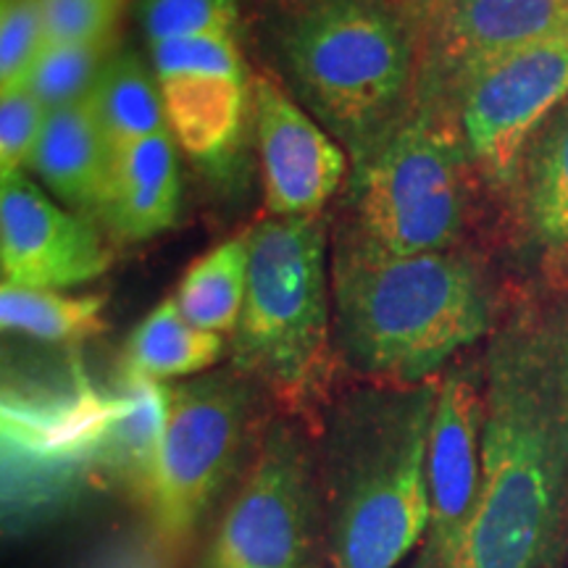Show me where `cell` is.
Returning <instances> with one entry per match:
<instances>
[{
	"label": "cell",
	"instance_id": "6da1fadb",
	"mask_svg": "<svg viewBox=\"0 0 568 568\" xmlns=\"http://www.w3.org/2000/svg\"><path fill=\"white\" fill-rule=\"evenodd\" d=\"M481 489L445 568H548L568 516V293L493 326L481 366Z\"/></svg>",
	"mask_w": 568,
	"mask_h": 568
},
{
	"label": "cell",
	"instance_id": "7a4b0ae2",
	"mask_svg": "<svg viewBox=\"0 0 568 568\" xmlns=\"http://www.w3.org/2000/svg\"><path fill=\"white\" fill-rule=\"evenodd\" d=\"M337 345L376 385L435 382L453 355L493 332V301L477 261L460 251L395 255L351 224L332 255Z\"/></svg>",
	"mask_w": 568,
	"mask_h": 568
},
{
	"label": "cell",
	"instance_id": "3957f363",
	"mask_svg": "<svg viewBox=\"0 0 568 568\" xmlns=\"http://www.w3.org/2000/svg\"><path fill=\"white\" fill-rule=\"evenodd\" d=\"M437 382L374 385L339 403L324 450L335 568H395L429 531L426 443Z\"/></svg>",
	"mask_w": 568,
	"mask_h": 568
},
{
	"label": "cell",
	"instance_id": "277c9868",
	"mask_svg": "<svg viewBox=\"0 0 568 568\" xmlns=\"http://www.w3.org/2000/svg\"><path fill=\"white\" fill-rule=\"evenodd\" d=\"M297 95L358 172L414 109L422 38L393 0H305L280 34Z\"/></svg>",
	"mask_w": 568,
	"mask_h": 568
},
{
	"label": "cell",
	"instance_id": "5b68a950",
	"mask_svg": "<svg viewBox=\"0 0 568 568\" xmlns=\"http://www.w3.org/2000/svg\"><path fill=\"white\" fill-rule=\"evenodd\" d=\"M329 274L322 219H266L251 230L234 366L287 403H314L329 382Z\"/></svg>",
	"mask_w": 568,
	"mask_h": 568
},
{
	"label": "cell",
	"instance_id": "8992f818",
	"mask_svg": "<svg viewBox=\"0 0 568 568\" xmlns=\"http://www.w3.org/2000/svg\"><path fill=\"white\" fill-rule=\"evenodd\" d=\"M471 172L456 105L418 88L406 122L355 172L351 226L395 255L453 251L466 226Z\"/></svg>",
	"mask_w": 568,
	"mask_h": 568
},
{
	"label": "cell",
	"instance_id": "52a82bcc",
	"mask_svg": "<svg viewBox=\"0 0 568 568\" xmlns=\"http://www.w3.org/2000/svg\"><path fill=\"white\" fill-rule=\"evenodd\" d=\"M116 408V389L103 393L82 372L53 389H6V510L32 514L59 503L92 468H103L105 437Z\"/></svg>",
	"mask_w": 568,
	"mask_h": 568
},
{
	"label": "cell",
	"instance_id": "ba28073f",
	"mask_svg": "<svg viewBox=\"0 0 568 568\" xmlns=\"http://www.w3.org/2000/svg\"><path fill=\"white\" fill-rule=\"evenodd\" d=\"M251 395L237 376H201L172 387V414L142 500L153 531L176 548L230 479L243 450Z\"/></svg>",
	"mask_w": 568,
	"mask_h": 568
},
{
	"label": "cell",
	"instance_id": "9c48e42d",
	"mask_svg": "<svg viewBox=\"0 0 568 568\" xmlns=\"http://www.w3.org/2000/svg\"><path fill=\"white\" fill-rule=\"evenodd\" d=\"M445 98L456 105L474 169L495 187H510L531 134L568 101V34L481 63Z\"/></svg>",
	"mask_w": 568,
	"mask_h": 568
},
{
	"label": "cell",
	"instance_id": "30bf717a",
	"mask_svg": "<svg viewBox=\"0 0 568 568\" xmlns=\"http://www.w3.org/2000/svg\"><path fill=\"white\" fill-rule=\"evenodd\" d=\"M311 518L308 456L287 426H274L226 510L211 568H303Z\"/></svg>",
	"mask_w": 568,
	"mask_h": 568
},
{
	"label": "cell",
	"instance_id": "8fae6325",
	"mask_svg": "<svg viewBox=\"0 0 568 568\" xmlns=\"http://www.w3.org/2000/svg\"><path fill=\"white\" fill-rule=\"evenodd\" d=\"M111 251L88 216L53 203L24 174L0 180L3 284L69 290L103 276Z\"/></svg>",
	"mask_w": 568,
	"mask_h": 568
},
{
	"label": "cell",
	"instance_id": "7c38bea8",
	"mask_svg": "<svg viewBox=\"0 0 568 568\" xmlns=\"http://www.w3.org/2000/svg\"><path fill=\"white\" fill-rule=\"evenodd\" d=\"M264 203L272 219H314L345 180V148L284 92L272 74L253 80Z\"/></svg>",
	"mask_w": 568,
	"mask_h": 568
},
{
	"label": "cell",
	"instance_id": "4fadbf2b",
	"mask_svg": "<svg viewBox=\"0 0 568 568\" xmlns=\"http://www.w3.org/2000/svg\"><path fill=\"white\" fill-rule=\"evenodd\" d=\"M481 424L485 387L481 374L453 368L437 382L435 414L426 443V485H429V542L439 564L464 539L481 489Z\"/></svg>",
	"mask_w": 568,
	"mask_h": 568
},
{
	"label": "cell",
	"instance_id": "5bb4252c",
	"mask_svg": "<svg viewBox=\"0 0 568 568\" xmlns=\"http://www.w3.org/2000/svg\"><path fill=\"white\" fill-rule=\"evenodd\" d=\"M568 34V0H453L422 32L418 88L447 95L497 55Z\"/></svg>",
	"mask_w": 568,
	"mask_h": 568
},
{
	"label": "cell",
	"instance_id": "9a60e30c",
	"mask_svg": "<svg viewBox=\"0 0 568 568\" xmlns=\"http://www.w3.org/2000/svg\"><path fill=\"white\" fill-rule=\"evenodd\" d=\"M182 182L172 130L134 142L111 161L101 219L113 234L142 243L174 226Z\"/></svg>",
	"mask_w": 568,
	"mask_h": 568
},
{
	"label": "cell",
	"instance_id": "2e32d148",
	"mask_svg": "<svg viewBox=\"0 0 568 568\" xmlns=\"http://www.w3.org/2000/svg\"><path fill=\"white\" fill-rule=\"evenodd\" d=\"M169 130L187 155L205 166H224L243 140L251 77L182 74L159 80Z\"/></svg>",
	"mask_w": 568,
	"mask_h": 568
},
{
	"label": "cell",
	"instance_id": "e0dca14e",
	"mask_svg": "<svg viewBox=\"0 0 568 568\" xmlns=\"http://www.w3.org/2000/svg\"><path fill=\"white\" fill-rule=\"evenodd\" d=\"M30 169L80 216H101L111 176V151L88 101L48 113Z\"/></svg>",
	"mask_w": 568,
	"mask_h": 568
},
{
	"label": "cell",
	"instance_id": "ac0fdd59",
	"mask_svg": "<svg viewBox=\"0 0 568 568\" xmlns=\"http://www.w3.org/2000/svg\"><path fill=\"white\" fill-rule=\"evenodd\" d=\"M516 184L531 237L548 251L568 247V101L531 134Z\"/></svg>",
	"mask_w": 568,
	"mask_h": 568
},
{
	"label": "cell",
	"instance_id": "d6986e66",
	"mask_svg": "<svg viewBox=\"0 0 568 568\" xmlns=\"http://www.w3.org/2000/svg\"><path fill=\"white\" fill-rule=\"evenodd\" d=\"M113 389H116L119 408L105 437L103 468L138 487L142 497L166 435L172 387L122 372V379Z\"/></svg>",
	"mask_w": 568,
	"mask_h": 568
},
{
	"label": "cell",
	"instance_id": "ffe728a7",
	"mask_svg": "<svg viewBox=\"0 0 568 568\" xmlns=\"http://www.w3.org/2000/svg\"><path fill=\"white\" fill-rule=\"evenodd\" d=\"M88 105L101 126L111 161L134 142L169 130L161 84L130 51L111 55L90 92Z\"/></svg>",
	"mask_w": 568,
	"mask_h": 568
},
{
	"label": "cell",
	"instance_id": "44dd1931",
	"mask_svg": "<svg viewBox=\"0 0 568 568\" xmlns=\"http://www.w3.org/2000/svg\"><path fill=\"white\" fill-rule=\"evenodd\" d=\"M224 353L222 335L197 329L184 318L174 297H163L134 326L124 351V372L166 382L209 372Z\"/></svg>",
	"mask_w": 568,
	"mask_h": 568
},
{
	"label": "cell",
	"instance_id": "7402d4cb",
	"mask_svg": "<svg viewBox=\"0 0 568 568\" xmlns=\"http://www.w3.org/2000/svg\"><path fill=\"white\" fill-rule=\"evenodd\" d=\"M251 232L234 234L187 268L174 301L190 324L213 335H234L243 314Z\"/></svg>",
	"mask_w": 568,
	"mask_h": 568
},
{
	"label": "cell",
	"instance_id": "603a6c76",
	"mask_svg": "<svg viewBox=\"0 0 568 568\" xmlns=\"http://www.w3.org/2000/svg\"><path fill=\"white\" fill-rule=\"evenodd\" d=\"M103 295H67L63 290H34L3 284L0 324L40 343H82L103 332Z\"/></svg>",
	"mask_w": 568,
	"mask_h": 568
},
{
	"label": "cell",
	"instance_id": "cb8c5ba5",
	"mask_svg": "<svg viewBox=\"0 0 568 568\" xmlns=\"http://www.w3.org/2000/svg\"><path fill=\"white\" fill-rule=\"evenodd\" d=\"M113 55V42L45 45L34 63L27 88L48 111L88 101L98 77Z\"/></svg>",
	"mask_w": 568,
	"mask_h": 568
},
{
	"label": "cell",
	"instance_id": "d4e9b609",
	"mask_svg": "<svg viewBox=\"0 0 568 568\" xmlns=\"http://www.w3.org/2000/svg\"><path fill=\"white\" fill-rule=\"evenodd\" d=\"M142 30L148 45L195 34H237V0H142Z\"/></svg>",
	"mask_w": 568,
	"mask_h": 568
},
{
	"label": "cell",
	"instance_id": "484cf974",
	"mask_svg": "<svg viewBox=\"0 0 568 568\" xmlns=\"http://www.w3.org/2000/svg\"><path fill=\"white\" fill-rule=\"evenodd\" d=\"M45 45L40 0H0V92L27 88Z\"/></svg>",
	"mask_w": 568,
	"mask_h": 568
},
{
	"label": "cell",
	"instance_id": "4316f807",
	"mask_svg": "<svg viewBox=\"0 0 568 568\" xmlns=\"http://www.w3.org/2000/svg\"><path fill=\"white\" fill-rule=\"evenodd\" d=\"M155 80L182 74L247 77L245 55L237 34H195V38L163 40L151 45Z\"/></svg>",
	"mask_w": 568,
	"mask_h": 568
},
{
	"label": "cell",
	"instance_id": "83f0119b",
	"mask_svg": "<svg viewBox=\"0 0 568 568\" xmlns=\"http://www.w3.org/2000/svg\"><path fill=\"white\" fill-rule=\"evenodd\" d=\"M48 45H82L113 42V30L122 17L116 0H40Z\"/></svg>",
	"mask_w": 568,
	"mask_h": 568
},
{
	"label": "cell",
	"instance_id": "f1b7e54d",
	"mask_svg": "<svg viewBox=\"0 0 568 568\" xmlns=\"http://www.w3.org/2000/svg\"><path fill=\"white\" fill-rule=\"evenodd\" d=\"M48 111L30 88L3 92L0 98V180L30 166L45 130Z\"/></svg>",
	"mask_w": 568,
	"mask_h": 568
},
{
	"label": "cell",
	"instance_id": "f546056e",
	"mask_svg": "<svg viewBox=\"0 0 568 568\" xmlns=\"http://www.w3.org/2000/svg\"><path fill=\"white\" fill-rule=\"evenodd\" d=\"M169 550L172 548L155 531L126 535L105 545L88 568H172Z\"/></svg>",
	"mask_w": 568,
	"mask_h": 568
},
{
	"label": "cell",
	"instance_id": "4dcf8cb0",
	"mask_svg": "<svg viewBox=\"0 0 568 568\" xmlns=\"http://www.w3.org/2000/svg\"><path fill=\"white\" fill-rule=\"evenodd\" d=\"M450 3L453 0H406L408 9H414V24H418V38H422L426 27H429ZM406 6H403V9H406Z\"/></svg>",
	"mask_w": 568,
	"mask_h": 568
},
{
	"label": "cell",
	"instance_id": "1f68e13d",
	"mask_svg": "<svg viewBox=\"0 0 568 568\" xmlns=\"http://www.w3.org/2000/svg\"><path fill=\"white\" fill-rule=\"evenodd\" d=\"M393 3H400V6H406V0H393Z\"/></svg>",
	"mask_w": 568,
	"mask_h": 568
},
{
	"label": "cell",
	"instance_id": "d6a6232c",
	"mask_svg": "<svg viewBox=\"0 0 568 568\" xmlns=\"http://www.w3.org/2000/svg\"><path fill=\"white\" fill-rule=\"evenodd\" d=\"M116 3H122V6H126V3H130V0H116Z\"/></svg>",
	"mask_w": 568,
	"mask_h": 568
}]
</instances>
